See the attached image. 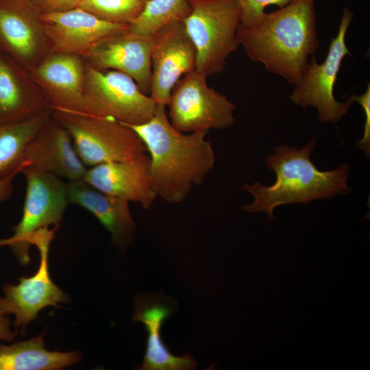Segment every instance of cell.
<instances>
[{
  "label": "cell",
  "mask_w": 370,
  "mask_h": 370,
  "mask_svg": "<svg viewBox=\"0 0 370 370\" xmlns=\"http://www.w3.org/2000/svg\"><path fill=\"white\" fill-rule=\"evenodd\" d=\"M128 126L148 152L155 193L167 203L183 202L214 168L215 156L212 143L206 139L208 132L177 131L171 124L164 106L157 104L145 123Z\"/></svg>",
  "instance_id": "cell-1"
},
{
  "label": "cell",
  "mask_w": 370,
  "mask_h": 370,
  "mask_svg": "<svg viewBox=\"0 0 370 370\" xmlns=\"http://www.w3.org/2000/svg\"><path fill=\"white\" fill-rule=\"evenodd\" d=\"M315 0H293L247 26L239 25V45L252 61L294 85L319 47Z\"/></svg>",
  "instance_id": "cell-2"
},
{
  "label": "cell",
  "mask_w": 370,
  "mask_h": 370,
  "mask_svg": "<svg viewBox=\"0 0 370 370\" xmlns=\"http://www.w3.org/2000/svg\"><path fill=\"white\" fill-rule=\"evenodd\" d=\"M316 145L314 138L300 149L284 145L274 148L266 158V165L276 176L274 184L264 186L259 182L245 184L243 188L253 197L251 204L242 206L247 212H265L269 219H275L273 210L282 205L307 204L317 199L347 195L349 165L319 171L310 160Z\"/></svg>",
  "instance_id": "cell-3"
},
{
  "label": "cell",
  "mask_w": 370,
  "mask_h": 370,
  "mask_svg": "<svg viewBox=\"0 0 370 370\" xmlns=\"http://www.w3.org/2000/svg\"><path fill=\"white\" fill-rule=\"evenodd\" d=\"M187 1L190 11L182 22L195 49V70L207 77L219 74L239 46V1Z\"/></svg>",
  "instance_id": "cell-4"
},
{
  "label": "cell",
  "mask_w": 370,
  "mask_h": 370,
  "mask_svg": "<svg viewBox=\"0 0 370 370\" xmlns=\"http://www.w3.org/2000/svg\"><path fill=\"white\" fill-rule=\"evenodd\" d=\"M87 166L132 158L147 152L138 134L116 120L85 113L55 111Z\"/></svg>",
  "instance_id": "cell-5"
},
{
  "label": "cell",
  "mask_w": 370,
  "mask_h": 370,
  "mask_svg": "<svg viewBox=\"0 0 370 370\" xmlns=\"http://www.w3.org/2000/svg\"><path fill=\"white\" fill-rule=\"evenodd\" d=\"M354 13L345 7L343 10L338 29L330 41L325 60L317 63L312 56L301 79L290 95L295 104L303 108L317 109L318 119L322 123H336L349 111L354 101L349 97L339 102L334 95V86L343 59L351 55L345 38Z\"/></svg>",
  "instance_id": "cell-6"
},
{
  "label": "cell",
  "mask_w": 370,
  "mask_h": 370,
  "mask_svg": "<svg viewBox=\"0 0 370 370\" xmlns=\"http://www.w3.org/2000/svg\"><path fill=\"white\" fill-rule=\"evenodd\" d=\"M156 106L153 99L144 93L130 76L92 66L85 69L84 113L136 125L149 120Z\"/></svg>",
  "instance_id": "cell-7"
},
{
  "label": "cell",
  "mask_w": 370,
  "mask_h": 370,
  "mask_svg": "<svg viewBox=\"0 0 370 370\" xmlns=\"http://www.w3.org/2000/svg\"><path fill=\"white\" fill-rule=\"evenodd\" d=\"M21 173L26 179L22 217L13 227V235L0 239V247H10L20 263L27 264L33 234L50 225L59 226L69 202L62 177L29 167H23Z\"/></svg>",
  "instance_id": "cell-8"
},
{
  "label": "cell",
  "mask_w": 370,
  "mask_h": 370,
  "mask_svg": "<svg viewBox=\"0 0 370 370\" xmlns=\"http://www.w3.org/2000/svg\"><path fill=\"white\" fill-rule=\"evenodd\" d=\"M206 78L195 69L184 75L173 88L167 105L168 117L177 131L224 130L235 122V104L210 87Z\"/></svg>",
  "instance_id": "cell-9"
},
{
  "label": "cell",
  "mask_w": 370,
  "mask_h": 370,
  "mask_svg": "<svg viewBox=\"0 0 370 370\" xmlns=\"http://www.w3.org/2000/svg\"><path fill=\"white\" fill-rule=\"evenodd\" d=\"M58 227L42 228L31 238V245L36 246L40 254L37 271L29 278H21L18 284L3 286L5 297L0 298V312L14 314V325L22 334L41 310L49 306L58 308L59 304L68 301L67 295L51 280L49 270V247Z\"/></svg>",
  "instance_id": "cell-10"
},
{
  "label": "cell",
  "mask_w": 370,
  "mask_h": 370,
  "mask_svg": "<svg viewBox=\"0 0 370 370\" xmlns=\"http://www.w3.org/2000/svg\"><path fill=\"white\" fill-rule=\"evenodd\" d=\"M196 53L182 21L172 22L151 36L149 96L168 105L173 88L182 75L195 69Z\"/></svg>",
  "instance_id": "cell-11"
},
{
  "label": "cell",
  "mask_w": 370,
  "mask_h": 370,
  "mask_svg": "<svg viewBox=\"0 0 370 370\" xmlns=\"http://www.w3.org/2000/svg\"><path fill=\"white\" fill-rule=\"evenodd\" d=\"M42 28L59 53L86 55L99 41L128 29L77 7L40 14Z\"/></svg>",
  "instance_id": "cell-12"
},
{
  "label": "cell",
  "mask_w": 370,
  "mask_h": 370,
  "mask_svg": "<svg viewBox=\"0 0 370 370\" xmlns=\"http://www.w3.org/2000/svg\"><path fill=\"white\" fill-rule=\"evenodd\" d=\"M84 180L103 193L138 203L145 210H149L158 197L151 184L147 152L90 167Z\"/></svg>",
  "instance_id": "cell-13"
},
{
  "label": "cell",
  "mask_w": 370,
  "mask_h": 370,
  "mask_svg": "<svg viewBox=\"0 0 370 370\" xmlns=\"http://www.w3.org/2000/svg\"><path fill=\"white\" fill-rule=\"evenodd\" d=\"M151 37H140L128 29L106 37L86 56L90 66L100 70H114L132 77L140 89L149 95L151 77Z\"/></svg>",
  "instance_id": "cell-14"
},
{
  "label": "cell",
  "mask_w": 370,
  "mask_h": 370,
  "mask_svg": "<svg viewBox=\"0 0 370 370\" xmlns=\"http://www.w3.org/2000/svg\"><path fill=\"white\" fill-rule=\"evenodd\" d=\"M23 162L25 167L53 173L69 181L84 179L88 169L75 150L71 134L57 119L51 122L49 119L29 141Z\"/></svg>",
  "instance_id": "cell-15"
},
{
  "label": "cell",
  "mask_w": 370,
  "mask_h": 370,
  "mask_svg": "<svg viewBox=\"0 0 370 370\" xmlns=\"http://www.w3.org/2000/svg\"><path fill=\"white\" fill-rule=\"evenodd\" d=\"M133 320L141 322L147 333L141 370H191L197 363L189 354L176 356L164 344L160 330L174 310L173 303L164 295L140 294L134 301Z\"/></svg>",
  "instance_id": "cell-16"
},
{
  "label": "cell",
  "mask_w": 370,
  "mask_h": 370,
  "mask_svg": "<svg viewBox=\"0 0 370 370\" xmlns=\"http://www.w3.org/2000/svg\"><path fill=\"white\" fill-rule=\"evenodd\" d=\"M66 188L69 202L92 213L110 232L115 246L125 251L136 230L130 202L97 189L84 179L69 181Z\"/></svg>",
  "instance_id": "cell-17"
},
{
  "label": "cell",
  "mask_w": 370,
  "mask_h": 370,
  "mask_svg": "<svg viewBox=\"0 0 370 370\" xmlns=\"http://www.w3.org/2000/svg\"><path fill=\"white\" fill-rule=\"evenodd\" d=\"M37 75L55 111L84 113L85 70L77 56L59 53L45 60Z\"/></svg>",
  "instance_id": "cell-18"
},
{
  "label": "cell",
  "mask_w": 370,
  "mask_h": 370,
  "mask_svg": "<svg viewBox=\"0 0 370 370\" xmlns=\"http://www.w3.org/2000/svg\"><path fill=\"white\" fill-rule=\"evenodd\" d=\"M40 14L24 0H0V45L18 60L32 56L39 43Z\"/></svg>",
  "instance_id": "cell-19"
},
{
  "label": "cell",
  "mask_w": 370,
  "mask_h": 370,
  "mask_svg": "<svg viewBox=\"0 0 370 370\" xmlns=\"http://www.w3.org/2000/svg\"><path fill=\"white\" fill-rule=\"evenodd\" d=\"M43 334L10 345L0 346V370H57L79 362L78 352H61L45 348Z\"/></svg>",
  "instance_id": "cell-20"
},
{
  "label": "cell",
  "mask_w": 370,
  "mask_h": 370,
  "mask_svg": "<svg viewBox=\"0 0 370 370\" xmlns=\"http://www.w3.org/2000/svg\"><path fill=\"white\" fill-rule=\"evenodd\" d=\"M49 118L46 110L29 119L0 123V178L21 171L27 145Z\"/></svg>",
  "instance_id": "cell-21"
},
{
  "label": "cell",
  "mask_w": 370,
  "mask_h": 370,
  "mask_svg": "<svg viewBox=\"0 0 370 370\" xmlns=\"http://www.w3.org/2000/svg\"><path fill=\"white\" fill-rule=\"evenodd\" d=\"M46 111L29 100L9 59L0 54V123L18 122Z\"/></svg>",
  "instance_id": "cell-22"
},
{
  "label": "cell",
  "mask_w": 370,
  "mask_h": 370,
  "mask_svg": "<svg viewBox=\"0 0 370 370\" xmlns=\"http://www.w3.org/2000/svg\"><path fill=\"white\" fill-rule=\"evenodd\" d=\"M189 11L187 0H149L139 16L128 25V31L140 37H151L167 24L183 21Z\"/></svg>",
  "instance_id": "cell-23"
},
{
  "label": "cell",
  "mask_w": 370,
  "mask_h": 370,
  "mask_svg": "<svg viewBox=\"0 0 370 370\" xmlns=\"http://www.w3.org/2000/svg\"><path fill=\"white\" fill-rule=\"evenodd\" d=\"M149 0H82L79 8L106 21L129 25Z\"/></svg>",
  "instance_id": "cell-24"
},
{
  "label": "cell",
  "mask_w": 370,
  "mask_h": 370,
  "mask_svg": "<svg viewBox=\"0 0 370 370\" xmlns=\"http://www.w3.org/2000/svg\"><path fill=\"white\" fill-rule=\"evenodd\" d=\"M241 7L240 25L247 26L260 20L265 14V8L271 5L282 8L293 0H238Z\"/></svg>",
  "instance_id": "cell-25"
},
{
  "label": "cell",
  "mask_w": 370,
  "mask_h": 370,
  "mask_svg": "<svg viewBox=\"0 0 370 370\" xmlns=\"http://www.w3.org/2000/svg\"><path fill=\"white\" fill-rule=\"evenodd\" d=\"M354 102L358 103L365 112V121L362 138L356 145L362 151L367 158L370 156V84L368 83L365 92L360 95H352L350 97Z\"/></svg>",
  "instance_id": "cell-26"
},
{
  "label": "cell",
  "mask_w": 370,
  "mask_h": 370,
  "mask_svg": "<svg viewBox=\"0 0 370 370\" xmlns=\"http://www.w3.org/2000/svg\"><path fill=\"white\" fill-rule=\"evenodd\" d=\"M40 14L77 8L82 0H24Z\"/></svg>",
  "instance_id": "cell-27"
},
{
  "label": "cell",
  "mask_w": 370,
  "mask_h": 370,
  "mask_svg": "<svg viewBox=\"0 0 370 370\" xmlns=\"http://www.w3.org/2000/svg\"><path fill=\"white\" fill-rule=\"evenodd\" d=\"M21 171H16L0 178V203L8 200L13 194V182Z\"/></svg>",
  "instance_id": "cell-28"
},
{
  "label": "cell",
  "mask_w": 370,
  "mask_h": 370,
  "mask_svg": "<svg viewBox=\"0 0 370 370\" xmlns=\"http://www.w3.org/2000/svg\"><path fill=\"white\" fill-rule=\"evenodd\" d=\"M10 322L7 314L0 312V339L12 341L15 338L16 332L10 330Z\"/></svg>",
  "instance_id": "cell-29"
}]
</instances>
